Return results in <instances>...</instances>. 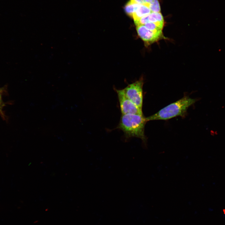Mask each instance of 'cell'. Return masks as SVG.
I'll list each match as a JSON object with an SVG mask.
<instances>
[{
    "mask_svg": "<svg viewBox=\"0 0 225 225\" xmlns=\"http://www.w3.org/2000/svg\"><path fill=\"white\" fill-rule=\"evenodd\" d=\"M143 115L133 114H122L116 128L121 130L126 138H139L143 142L146 141L145 126L147 122Z\"/></svg>",
    "mask_w": 225,
    "mask_h": 225,
    "instance_id": "cell-1",
    "label": "cell"
},
{
    "mask_svg": "<svg viewBox=\"0 0 225 225\" xmlns=\"http://www.w3.org/2000/svg\"><path fill=\"white\" fill-rule=\"evenodd\" d=\"M196 101L195 99L184 96L179 100L162 108L156 113L146 117L147 121L167 120L178 116H185L189 107Z\"/></svg>",
    "mask_w": 225,
    "mask_h": 225,
    "instance_id": "cell-2",
    "label": "cell"
},
{
    "mask_svg": "<svg viewBox=\"0 0 225 225\" xmlns=\"http://www.w3.org/2000/svg\"><path fill=\"white\" fill-rule=\"evenodd\" d=\"M143 80L140 79L122 89L126 96L140 109L143 104Z\"/></svg>",
    "mask_w": 225,
    "mask_h": 225,
    "instance_id": "cell-3",
    "label": "cell"
},
{
    "mask_svg": "<svg viewBox=\"0 0 225 225\" xmlns=\"http://www.w3.org/2000/svg\"><path fill=\"white\" fill-rule=\"evenodd\" d=\"M115 90L118 95L122 114L143 115L142 109L138 107L126 96L123 89Z\"/></svg>",
    "mask_w": 225,
    "mask_h": 225,
    "instance_id": "cell-4",
    "label": "cell"
},
{
    "mask_svg": "<svg viewBox=\"0 0 225 225\" xmlns=\"http://www.w3.org/2000/svg\"><path fill=\"white\" fill-rule=\"evenodd\" d=\"M136 29L138 35L147 45L165 38L162 32L152 31L148 29L144 25L137 26Z\"/></svg>",
    "mask_w": 225,
    "mask_h": 225,
    "instance_id": "cell-5",
    "label": "cell"
},
{
    "mask_svg": "<svg viewBox=\"0 0 225 225\" xmlns=\"http://www.w3.org/2000/svg\"><path fill=\"white\" fill-rule=\"evenodd\" d=\"M151 12L149 8L143 4H141L133 13L132 17L135 22L141 18L148 15Z\"/></svg>",
    "mask_w": 225,
    "mask_h": 225,
    "instance_id": "cell-6",
    "label": "cell"
},
{
    "mask_svg": "<svg viewBox=\"0 0 225 225\" xmlns=\"http://www.w3.org/2000/svg\"><path fill=\"white\" fill-rule=\"evenodd\" d=\"M148 22L154 23L163 29L164 25V20L160 12H151L148 15Z\"/></svg>",
    "mask_w": 225,
    "mask_h": 225,
    "instance_id": "cell-7",
    "label": "cell"
},
{
    "mask_svg": "<svg viewBox=\"0 0 225 225\" xmlns=\"http://www.w3.org/2000/svg\"><path fill=\"white\" fill-rule=\"evenodd\" d=\"M140 4H141L136 2L134 0H130L125 6V12L132 17V14L137 10Z\"/></svg>",
    "mask_w": 225,
    "mask_h": 225,
    "instance_id": "cell-8",
    "label": "cell"
},
{
    "mask_svg": "<svg viewBox=\"0 0 225 225\" xmlns=\"http://www.w3.org/2000/svg\"><path fill=\"white\" fill-rule=\"evenodd\" d=\"M151 10L152 12H160L161 8L158 0H149L148 3L143 4Z\"/></svg>",
    "mask_w": 225,
    "mask_h": 225,
    "instance_id": "cell-9",
    "label": "cell"
},
{
    "mask_svg": "<svg viewBox=\"0 0 225 225\" xmlns=\"http://www.w3.org/2000/svg\"><path fill=\"white\" fill-rule=\"evenodd\" d=\"M144 25L148 30L155 32H162V29L159 28L153 23L148 22Z\"/></svg>",
    "mask_w": 225,
    "mask_h": 225,
    "instance_id": "cell-10",
    "label": "cell"
},
{
    "mask_svg": "<svg viewBox=\"0 0 225 225\" xmlns=\"http://www.w3.org/2000/svg\"><path fill=\"white\" fill-rule=\"evenodd\" d=\"M148 15L144 16L138 20L134 22L136 26L144 25L146 23L148 22Z\"/></svg>",
    "mask_w": 225,
    "mask_h": 225,
    "instance_id": "cell-11",
    "label": "cell"
},
{
    "mask_svg": "<svg viewBox=\"0 0 225 225\" xmlns=\"http://www.w3.org/2000/svg\"><path fill=\"white\" fill-rule=\"evenodd\" d=\"M134 1L139 4H143L145 3V0H134Z\"/></svg>",
    "mask_w": 225,
    "mask_h": 225,
    "instance_id": "cell-12",
    "label": "cell"
},
{
    "mask_svg": "<svg viewBox=\"0 0 225 225\" xmlns=\"http://www.w3.org/2000/svg\"><path fill=\"white\" fill-rule=\"evenodd\" d=\"M1 100V95L0 94V103Z\"/></svg>",
    "mask_w": 225,
    "mask_h": 225,
    "instance_id": "cell-13",
    "label": "cell"
}]
</instances>
